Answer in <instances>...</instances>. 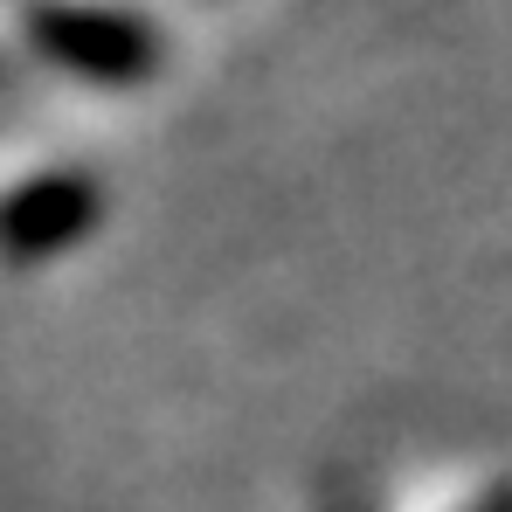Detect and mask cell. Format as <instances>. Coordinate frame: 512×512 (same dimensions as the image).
Returning a JSON list of instances; mask_svg holds the SVG:
<instances>
[{
	"label": "cell",
	"instance_id": "obj_1",
	"mask_svg": "<svg viewBox=\"0 0 512 512\" xmlns=\"http://www.w3.org/2000/svg\"><path fill=\"white\" fill-rule=\"evenodd\" d=\"M28 42L42 63L84 77V84L104 90H125V84H146L167 56L160 28L132 7H84V0H49L28 14Z\"/></svg>",
	"mask_w": 512,
	"mask_h": 512
},
{
	"label": "cell",
	"instance_id": "obj_2",
	"mask_svg": "<svg viewBox=\"0 0 512 512\" xmlns=\"http://www.w3.org/2000/svg\"><path fill=\"white\" fill-rule=\"evenodd\" d=\"M104 222V187L90 173H35L14 194H0V256L7 263H42V256L77 250Z\"/></svg>",
	"mask_w": 512,
	"mask_h": 512
},
{
	"label": "cell",
	"instance_id": "obj_3",
	"mask_svg": "<svg viewBox=\"0 0 512 512\" xmlns=\"http://www.w3.org/2000/svg\"><path fill=\"white\" fill-rule=\"evenodd\" d=\"M485 512H492V506H485Z\"/></svg>",
	"mask_w": 512,
	"mask_h": 512
}]
</instances>
